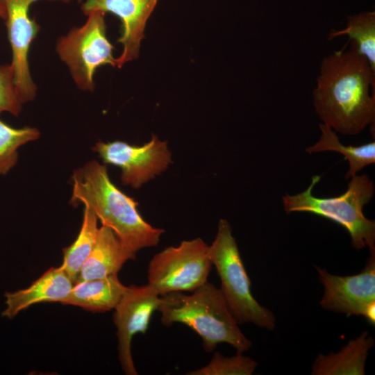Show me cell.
Segmentation results:
<instances>
[{"instance_id":"obj_10","label":"cell","mask_w":375,"mask_h":375,"mask_svg":"<svg viewBox=\"0 0 375 375\" xmlns=\"http://www.w3.org/2000/svg\"><path fill=\"white\" fill-rule=\"evenodd\" d=\"M161 302L158 292L149 285L127 286L114 308L113 322L117 328L118 357L126 375H137L131 353L133 338L144 334L152 314Z\"/></svg>"},{"instance_id":"obj_3","label":"cell","mask_w":375,"mask_h":375,"mask_svg":"<svg viewBox=\"0 0 375 375\" xmlns=\"http://www.w3.org/2000/svg\"><path fill=\"white\" fill-rule=\"evenodd\" d=\"M192 292H175L160 297L157 310L162 324L187 325L201 338L208 352L213 351L220 343L233 346L238 353L249 351L252 342L240 329L219 288L206 281Z\"/></svg>"},{"instance_id":"obj_19","label":"cell","mask_w":375,"mask_h":375,"mask_svg":"<svg viewBox=\"0 0 375 375\" xmlns=\"http://www.w3.org/2000/svg\"><path fill=\"white\" fill-rule=\"evenodd\" d=\"M347 35L358 52L363 56L375 70V12H364L349 17L346 27L340 31H331L328 40Z\"/></svg>"},{"instance_id":"obj_9","label":"cell","mask_w":375,"mask_h":375,"mask_svg":"<svg viewBox=\"0 0 375 375\" xmlns=\"http://www.w3.org/2000/svg\"><path fill=\"white\" fill-rule=\"evenodd\" d=\"M324 287L321 307L347 315H361L366 319L375 312V250L370 251L364 269L357 274L337 276L315 267Z\"/></svg>"},{"instance_id":"obj_18","label":"cell","mask_w":375,"mask_h":375,"mask_svg":"<svg viewBox=\"0 0 375 375\" xmlns=\"http://www.w3.org/2000/svg\"><path fill=\"white\" fill-rule=\"evenodd\" d=\"M98 218L88 206L83 210L81 229L74 242L63 249V260L60 265L75 284L83 265L89 257L97 238Z\"/></svg>"},{"instance_id":"obj_15","label":"cell","mask_w":375,"mask_h":375,"mask_svg":"<svg viewBox=\"0 0 375 375\" xmlns=\"http://www.w3.org/2000/svg\"><path fill=\"white\" fill-rule=\"evenodd\" d=\"M374 345L373 338L364 331L338 352L319 354L312 363L311 374L363 375L369 351Z\"/></svg>"},{"instance_id":"obj_2","label":"cell","mask_w":375,"mask_h":375,"mask_svg":"<svg viewBox=\"0 0 375 375\" xmlns=\"http://www.w3.org/2000/svg\"><path fill=\"white\" fill-rule=\"evenodd\" d=\"M70 203L90 207L103 226L110 228L121 242L136 253L154 247L165 231L152 226L139 213L138 203L122 192L110 179L107 168L96 160L76 169L72 176Z\"/></svg>"},{"instance_id":"obj_8","label":"cell","mask_w":375,"mask_h":375,"mask_svg":"<svg viewBox=\"0 0 375 375\" xmlns=\"http://www.w3.org/2000/svg\"><path fill=\"white\" fill-rule=\"evenodd\" d=\"M106 164L119 167L124 185L139 188L165 171L172 162L167 144L152 135L142 146L123 141L99 142L92 147Z\"/></svg>"},{"instance_id":"obj_17","label":"cell","mask_w":375,"mask_h":375,"mask_svg":"<svg viewBox=\"0 0 375 375\" xmlns=\"http://www.w3.org/2000/svg\"><path fill=\"white\" fill-rule=\"evenodd\" d=\"M321 135L319 140L312 146L308 147V153L323 151H335L342 153L349 162V169L345 175L350 179L364 167L375 162V142H371L359 146L342 144L335 131L329 126L319 124Z\"/></svg>"},{"instance_id":"obj_1","label":"cell","mask_w":375,"mask_h":375,"mask_svg":"<svg viewBox=\"0 0 375 375\" xmlns=\"http://www.w3.org/2000/svg\"><path fill=\"white\" fill-rule=\"evenodd\" d=\"M312 97L322 124L342 134L357 135L374 124L375 70L350 42L349 49L323 58Z\"/></svg>"},{"instance_id":"obj_4","label":"cell","mask_w":375,"mask_h":375,"mask_svg":"<svg viewBox=\"0 0 375 375\" xmlns=\"http://www.w3.org/2000/svg\"><path fill=\"white\" fill-rule=\"evenodd\" d=\"M320 178V176H313L306 190L283 196L285 212H309L326 218L347 231L356 249L368 247L370 251L375 250V222L363 213L364 206L374 195L372 180L367 174H356L350 178L347 190L341 195L319 198L313 195L312 190Z\"/></svg>"},{"instance_id":"obj_11","label":"cell","mask_w":375,"mask_h":375,"mask_svg":"<svg viewBox=\"0 0 375 375\" xmlns=\"http://www.w3.org/2000/svg\"><path fill=\"white\" fill-rule=\"evenodd\" d=\"M8 38L12 50V65L16 89L22 103L35 99L37 87L31 75L28 53L40 26L29 16L31 6L40 0H3ZM69 3L72 0H49Z\"/></svg>"},{"instance_id":"obj_7","label":"cell","mask_w":375,"mask_h":375,"mask_svg":"<svg viewBox=\"0 0 375 375\" xmlns=\"http://www.w3.org/2000/svg\"><path fill=\"white\" fill-rule=\"evenodd\" d=\"M212 266L209 246L201 238L183 240L153 256L148 265L147 284L160 296L192 292L208 281Z\"/></svg>"},{"instance_id":"obj_14","label":"cell","mask_w":375,"mask_h":375,"mask_svg":"<svg viewBox=\"0 0 375 375\" xmlns=\"http://www.w3.org/2000/svg\"><path fill=\"white\" fill-rule=\"evenodd\" d=\"M135 258V253L127 249L110 228L102 225L76 283L117 274L125 262Z\"/></svg>"},{"instance_id":"obj_12","label":"cell","mask_w":375,"mask_h":375,"mask_svg":"<svg viewBox=\"0 0 375 375\" xmlns=\"http://www.w3.org/2000/svg\"><path fill=\"white\" fill-rule=\"evenodd\" d=\"M158 0H81V9L85 15L99 10L116 15L121 22L117 42L123 46L122 54L116 58V66L138 57L147 22Z\"/></svg>"},{"instance_id":"obj_6","label":"cell","mask_w":375,"mask_h":375,"mask_svg":"<svg viewBox=\"0 0 375 375\" xmlns=\"http://www.w3.org/2000/svg\"><path fill=\"white\" fill-rule=\"evenodd\" d=\"M105 13L95 10L80 27L72 28L58 39L56 51L68 67L76 86L83 91L94 88V75L101 66H116L114 47L106 36Z\"/></svg>"},{"instance_id":"obj_22","label":"cell","mask_w":375,"mask_h":375,"mask_svg":"<svg viewBox=\"0 0 375 375\" xmlns=\"http://www.w3.org/2000/svg\"><path fill=\"white\" fill-rule=\"evenodd\" d=\"M22 108L12 65H0V113L8 112L17 116Z\"/></svg>"},{"instance_id":"obj_16","label":"cell","mask_w":375,"mask_h":375,"mask_svg":"<svg viewBox=\"0 0 375 375\" xmlns=\"http://www.w3.org/2000/svg\"><path fill=\"white\" fill-rule=\"evenodd\" d=\"M127 286L117 274L76 283L61 303L82 308L90 312H103L114 310Z\"/></svg>"},{"instance_id":"obj_21","label":"cell","mask_w":375,"mask_h":375,"mask_svg":"<svg viewBox=\"0 0 375 375\" xmlns=\"http://www.w3.org/2000/svg\"><path fill=\"white\" fill-rule=\"evenodd\" d=\"M258 363L242 353L226 357L215 352L209 363L199 369L187 373L188 375H251Z\"/></svg>"},{"instance_id":"obj_20","label":"cell","mask_w":375,"mask_h":375,"mask_svg":"<svg viewBox=\"0 0 375 375\" xmlns=\"http://www.w3.org/2000/svg\"><path fill=\"white\" fill-rule=\"evenodd\" d=\"M40 135L36 128H15L0 119V176L6 174L16 165L18 149L37 140Z\"/></svg>"},{"instance_id":"obj_5","label":"cell","mask_w":375,"mask_h":375,"mask_svg":"<svg viewBox=\"0 0 375 375\" xmlns=\"http://www.w3.org/2000/svg\"><path fill=\"white\" fill-rule=\"evenodd\" d=\"M209 256L221 281L219 290L238 324L251 323L272 331L276 324L275 316L253 297L250 279L231 225L226 219L219 222L216 237L209 246Z\"/></svg>"},{"instance_id":"obj_23","label":"cell","mask_w":375,"mask_h":375,"mask_svg":"<svg viewBox=\"0 0 375 375\" xmlns=\"http://www.w3.org/2000/svg\"><path fill=\"white\" fill-rule=\"evenodd\" d=\"M0 18L6 19V10L3 0H0Z\"/></svg>"},{"instance_id":"obj_13","label":"cell","mask_w":375,"mask_h":375,"mask_svg":"<svg viewBox=\"0 0 375 375\" xmlns=\"http://www.w3.org/2000/svg\"><path fill=\"white\" fill-rule=\"evenodd\" d=\"M74 283L61 267H52L30 286L4 294L3 317L13 319L21 311L40 303L60 302L68 296Z\"/></svg>"}]
</instances>
